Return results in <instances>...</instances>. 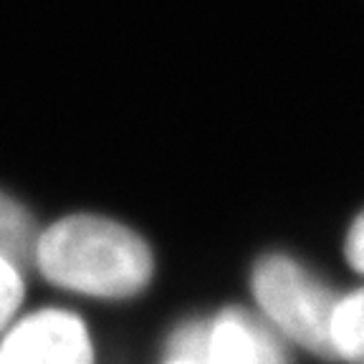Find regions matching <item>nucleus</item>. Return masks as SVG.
I'll use <instances>...</instances> for the list:
<instances>
[{
    "instance_id": "7",
    "label": "nucleus",
    "mask_w": 364,
    "mask_h": 364,
    "mask_svg": "<svg viewBox=\"0 0 364 364\" xmlns=\"http://www.w3.org/2000/svg\"><path fill=\"white\" fill-rule=\"evenodd\" d=\"M23 299V281L21 271L13 261L0 256V331L18 311V304Z\"/></svg>"
},
{
    "instance_id": "4",
    "label": "nucleus",
    "mask_w": 364,
    "mask_h": 364,
    "mask_svg": "<svg viewBox=\"0 0 364 364\" xmlns=\"http://www.w3.org/2000/svg\"><path fill=\"white\" fill-rule=\"evenodd\" d=\"M200 364H284V352L250 314L228 309L208 326Z\"/></svg>"
},
{
    "instance_id": "5",
    "label": "nucleus",
    "mask_w": 364,
    "mask_h": 364,
    "mask_svg": "<svg viewBox=\"0 0 364 364\" xmlns=\"http://www.w3.org/2000/svg\"><path fill=\"white\" fill-rule=\"evenodd\" d=\"M36 243L38 233L28 210L6 193H0V256L21 266L36 256Z\"/></svg>"
},
{
    "instance_id": "2",
    "label": "nucleus",
    "mask_w": 364,
    "mask_h": 364,
    "mask_svg": "<svg viewBox=\"0 0 364 364\" xmlns=\"http://www.w3.org/2000/svg\"><path fill=\"white\" fill-rule=\"evenodd\" d=\"M253 294L266 316L296 344L336 359L331 321L339 301L306 268L286 256H266L253 271Z\"/></svg>"
},
{
    "instance_id": "6",
    "label": "nucleus",
    "mask_w": 364,
    "mask_h": 364,
    "mask_svg": "<svg viewBox=\"0 0 364 364\" xmlns=\"http://www.w3.org/2000/svg\"><path fill=\"white\" fill-rule=\"evenodd\" d=\"M331 341L336 357L352 364H364V289L336 304Z\"/></svg>"
},
{
    "instance_id": "9",
    "label": "nucleus",
    "mask_w": 364,
    "mask_h": 364,
    "mask_svg": "<svg viewBox=\"0 0 364 364\" xmlns=\"http://www.w3.org/2000/svg\"><path fill=\"white\" fill-rule=\"evenodd\" d=\"M167 364H200V362H193V359H175V357H170V362Z\"/></svg>"
},
{
    "instance_id": "1",
    "label": "nucleus",
    "mask_w": 364,
    "mask_h": 364,
    "mask_svg": "<svg viewBox=\"0 0 364 364\" xmlns=\"http://www.w3.org/2000/svg\"><path fill=\"white\" fill-rule=\"evenodd\" d=\"M36 263L56 286L99 299H127L147 286L152 253L134 230L97 215L53 223L36 243Z\"/></svg>"
},
{
    "instance_id": "3",
    "label": "nucleus",
    "mask_w": 364,
    "mask_h": 364,
    "mask_svg": "<svg viewBox=\"0 0 364 364\" xmlns=\"http://www.w3.org/2000/svg\"><path fill=\"white\" fill-rule=\"evenodd\" d=\"M0 364H94L84 321L46 309L16 324L0 344Z\"/></svg>"
},
{
    "instance_id": "8",
    "label": "nucleus",
    "mask_w": 364,
    "mask_h": 364,
    "mask_svg": "<svg viewBox=\"0 0 364 364\" xmlns=\"http://www.w3.org/2000/svg\"><path fill=\"white\" fill-rule=\"evenodd\" d=\"M347 258L357 271L364 273V213L354 220L347 235Z\"/></svg>"
}]
</instances>
